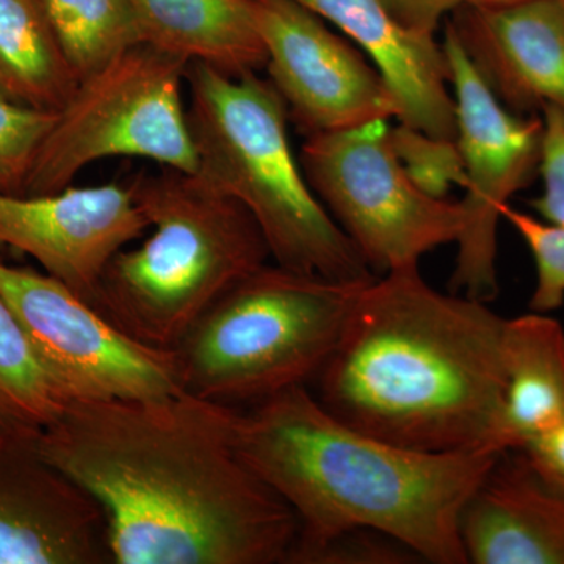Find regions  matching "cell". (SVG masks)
<instances>
[{"label":"cell","mask_w":564,"mask_h":564,"mask_svg":"<svg viewBox=\"0 0 564 564\" xmlns=\"http://www.w3.org/2000/svg\"><path fill=\"white\" fill-rule=\"evenodd\" d=\"M55 111L32 109L0 95V193L24 195Z\"/></svg>","instance_id":"obj_22"},{"label":"cell","mask_w":564,"mask_h":564,"mask_svg":"<svg viewBox=\"0 0 564 564\" xmlns=\"http://www.w3.org/2000/svg\"><path fill=\"white\" fill-rule=\"evenodd\" d=\"M389 120L306 137L300 163L311 188L377 276L415 269L423 254L456 243L462 203L433 198L404 172Z\"/></svg>","instance_id":"obj_8"},{"label":"cell","mask_w":564,"mask_h":564,"mask_svg":"<svg viewBox=\"0 0 564 564\" xmlns=\"http://www.w3.org/2000/svg\"><path fill=\"white\" fill-rule=\"evenodd\" d=\"M69 403L0 296V437L36 441Z\"/></svg>","instance_id":"obj_20"},{"label":"cell","mask_w":564,"mask_h":564,"mask_svg":"<svg viewBox=\"0 0 564 564\" xmlns=\"http://www.w3.org/2000/svg\"><path fill=\"white\" fill-rule=\"evenodd\" d=\"M185 80L195 176L250 212L274 263L328 280H375L304 176L272 82L258 70L231 76L202 62L188 63Z\"/></svg>","instance_id":"obj_4"},{"label":"cell","mask_w":564,"mask_h":564,"mask_svg":"<svg viewBox=\"0 0 564 564\" xmlns=\"http://www.w3.org/2000/svg\"><path fill=\"white\" fill-rule=\"evenodd\" d=\"M237 443L296 516L289 563H315L355 530L386 534L430 563H467L459 519L499 455L388 443L339 421L306 384L240 411Z\"/></svg>","instance_id":"obj_3"},{"label":"cell","mask_w":564,"mask_h":564,"mask_svg":"<svg viewBox=\"0 0 564 564\" xmlns=\"http://www.w3.org/2000/svg\"><path fill=\"white\" fill-rule=\"evenodd\" d=\"M459 536L467 563L564 564V489L505 451L464 505Z\"/></svg>","instance_id":"obj_15"},{"label":"cell","mask_w":564,"mask_h":564,"mask_svg":"<svg viewBox=\"0 0 564 564\" xmlns=\"http://www.w3.org/2000/svg\"><path fill=\"white\" fill-rule=\"evenodd\" d=\"M239 414L184 391L77 400L36 447L102 508L113 564L289 563L299 521L240 454Z\"/></svg>","instance_id":"obj_1"},{"label":"cell","mask_w":564,"mask_h":564,"mask_svg":"<svg viewBox=\"0 0 564 564\" xmlns=\"http://www.w3.org/2000/svg\"><path fill=\"white\" fill-rule=\"evenodd\" d=\"M265 68L304 135L397 118L388 85L359 47L295 0H251Z\"/></svg>","instance_id":"obj_11"},{"label":"cell","mask_w":564,"mask_h":564,"mask_svg":"<svg viewBox=\"0 0 564 564\" xmlns=\"http://www.w3.org/2000/svg\"><path fill=\"white\" fill-rule=\"evenodd\" d=\"M502 220L513 226L533 256L536 284L530 310L541 314L560 310L564 303V226L541 220L511 204L503 207Z\"/></svg>","instance_id":"obj_24"},{"label":"cell","mask_w":564,"mask_h":564,"mask_svg":"<svg viewBox=\"0 0 564 564\" xmlns=\"http://www.w3.org/2000/svg\"><path fill=\"white\" fill-rule=\"evenodd\" d=\"M150 229L132 184L69 187L47 195L0 193V245L91 304L111 259Z\"/></svg>","instance_id":"obj_12"},{"label":"cell","mask_w":564,"mask_h":564,"mask_svg":"<svg viewBox=\"0 0 564 564\" xmlns=\"http://www.w3.org/2000/svg\"><path fill=\"white\" fill-rule=\"evenodd\" d=\"M188 63L139 44L84 77L41 144L22 196L73 185L110 158H141L195 174L198 166L182 84Z\"/></svg>","instance_id":"obj_7"},{"label":"cell","mask_w":564,"mask_h":564,"mask_svg":"<svg viewBox=\"0 0 564 564\" xmlns=\"http://www.w3.org/2000/svg\"><path fill=\"white\" fill-rule=\"evenodd\" d=\"M503 325L488 303L437 292L419 267L377 276L356 296L314 395L339 421L400 447L491 452Z\"/></svg>","instance_id":"obj_2"},{"label":"cell","mask_w":564,"mask_h":564,"mask_svg":"<svg viewBox=\"0 0 564 564\" xmlns=\"http://www.w3.org/2000/svg\"><path fill=\"white\" fill-rule=\"evenodd\" d=\"M141 39L172 57L231 76L265 68L251 0H129Z\"/></svg>","instance_id":"obj_18"},{"label":"cell","mask_w":564,"mask_h":564,"mask_svg":"<svg viewBox=\"0 0 564 564\" xmlns=\"http://www.w3.org/2000/svg\"><path fill=\"white\" fill-rule=\"evenodd\" d=\"M332 22L373 63L393 101L397 120L436 139L456 140L451 66L434 35L411 31L381 0H295Z\"/></svg>","instance_id":"obj_16"},{"label":"cell","mask_w":564,"mask_h":564,"mask_svg":"<svg viewBox=\"0 0 564 564\" xmlns=\"http://www.w3.org/2000/svg\"><path fill=\"white\" fill-rule=\"evenodd\" d=\"M77 79L143 44L129 0H40Z\"/></svg>","instance_id":"obj_21"},{"label":"cell","mask_w":564,"mask_h":564,"mask_svg":"<svg viewBox=\"0 0 564 564\" xmlns=\"http://www.w3.org/2000/svg\"><path fill=\"white\" fill-rule=\"evenodd\" d=\"M541 139L540 174L543 193L530 202L541 220L564 226V110L545 106Z\"/></svg>","instance_id":"obj_25"},{"label":"cell","mask_w":564,"mask_h":564,"mask_svg":"<svg viewBox=\"0 0 564 564\" xmlns=\"http://www.w3.org/2000/svg\"><path fill=\"white\" fill-rule=\"evenodd\" d=\"M389 13L411 31L434 35L440 21L466 0H381Z\"/></svg>","instance_id":"obj_26"},{"label":"cell","mask_w":564,"mask_h":564,"mask_svg":"<svg viewBox=\"0 0 564 564\" xmlns=\"http://www.w3.org/2000/svg\"><path fill=\"white\" fill-rule=\"evenodd\" d=\"M525 2V0H466L464 6L475 7H505L513 3Z\"/></svg>","instance_id":"obj_28"},{"label":"cell","mask_w":564,"mask_h":564,"mask_svg":"<svg viewBox=\"0 0 564 564\" xmlns=\"http://www.w3.org/2000/svg\"><path fill=\"white\" fill-rule=\"evenodd\" d=\"M77 84L40 0H0V95L57 113Z\"/></svg>","instance_id":"obj_19"},{"label":"cell","mask_w":564,"mask_h":564,"mask_svg":"<svg viewBox=\"0 0 564 564\" xmlns=\"http://www.w3.org/2000/svg\"><path fill=\"white\" fill-rule=\"evenodd\" d=\"M132 185L150 234L111 259L93 306L132 339L173 350L223 293L272 254L250 212L195 174L163 169Z\"/></svg>","instance_id":"obj_5"},{"label":"cell","mask_w":564,"mask_h":564,"mask_svg":"<svg viewBox=\"0 0 564 564\" xmlns=\"http://www.w3.org/2000/svg\"><path fill=\"white\" fill-rule=\"evenodd\" d=\"M111 563L106 514L36 441L0 437V564Z\"/></svg>","instance_id":"obj_13"},{"label":"cell","mask_w":564,"mask_h":564,"mask_svg":"<svg viewBox=\"0 0 564 564\" xmlns=\"http://www.w3.org/2000/svg\"><path fill=\"white\" fill-rule=\"evenodd\" d=\"M505 389L489 451L521 448L564 423V329L541 313L505 318Z\"/></svg>","instance_id":"obj_17"},{"label":"cell","mask_w":564,"mask_h":564,"mask_svg":"<svg viewBox=\"0 0 564 564\" xmlns=\"http://www.w3.org/2000/svg\"><path fill=\"white\" fill-rule=\"evenodd\" d=\"M364 284L259 267L173 348L182 391L232 406L307 386L339 343Z\"/></svg>","instance_id":"obj_6"},{"label":"cell","mask_w":564,"mask_h":564,"mask_svg":"<svg viewBox=\"0 0 564 564\" xmlns=\"http://www.w3.org/2000/svg\"><path fill=\"white\" fill-rule=\"evenodd\" d=\"M0 296L69 402L182 391L174 350L132 339L51 274L0 261Z\"/></svg>","instance_id":"obj_9"},{"label":"cell","mask_w":564,"mask_h":564,"mask_svg":"<svg viewBox=\"0 0 564 564\" xmlns=\"http://www.w3.org/2000/svg\"><path fill=\"white\" fill-rule=\"evenodd\" d=\"M521 451L545 478L564 489V423L533 437Z\"/></svg>","instance_id":"obj_27"},{"label":"cell","mask_w":564,"mask_h":564,"mask_svg":"<svg viewBox=\"0 0 564 564\" xmlns=\"http://www.w3.org/2000/svg\"><path fill=\"white\" fill-rule=\"evenodd\" d=\"M444 51L456 104V144L466 169V228L448 289L489 303L499 293L497 229L502 209L538 176L543 139L540 115H516L481 80L451 25Z\"/></svg>","instance_id":"obj_10"},{"label":"cell","mask_w":564,"mask_h":564,"mask_svg":"<svg viewBox=\"0 0 564 564\" xmlns=\"http://www.w3.org/2000/svg\"><path fill=\"white\" fill-rule=\"evenodd\" d=\"M391 143L404 172L426 195L445 198L452 187L466 188V169L456 140L436 139L399 124L391 128Z\"/></svg>","instance_id":"obj_23"},{"label":"cell","mask_w":564,"mask_h":564,"mask_svg":"<svg viewBox=\"0 0 564 564\" xmlns=\"http://www.w3.org/2000/svg\"><path fill=\"white\" fill-rule=\"evenodd\" d=\"M462 9L448 25L503 107L524 117L564 110V0Z\"/></svg>","instance_id":"obj_14"}]
</instances>
